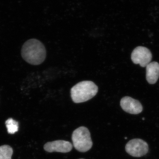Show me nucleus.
Here are the masks:
<instances>
[{
    "label": "nucleus",
    "instance_id": "obj_1",
    "mask_svg": "<svg viewBox=\"0 0 159 159\" xmlns=\"http://www.w3.org/2000/svg\"><path fill=\"white\" fill-rule=\"evenodd\" d=\"M22 57L26 62L32 65H39L46 59V50L40 41L35 39L27 40L21 51Z\"/></svg>",
    "mask_w": 159,
    "mask_h": 159
},
{
    "label": "nucleus",
    "instance_id": "obj_2",
    "mask_svg": "<svg viewBox=\"0 0 159 159\" xmlns=\"http://www.w3.org/2000/svg\"><path fill=\"white\" fill-rule=\"evenodd\" d=\"M98 91L97 86L89 80L81 81L71 89V97L75 103L86 102L95 97Z\"/></svg>",
    "mask_w": 159,
    "mask_h": 159
},
{
    "label": "nucleus",
    "instance_id": "obj_3",
    "mask_svg": "<svg viewBox=\"0 0 159 159\" xmlns=\"http://www.w3.org/2000/svg\"><path fill=\"white\" fill-rule=\"evenodd\" d=\"M72 140L74 148L80 152H86L93 146L90 133L84 126H80L73 132Z\"/></svg>",
    "mask_w": 159,
    "mask_h": 159
},
{
    "label": "nucleus",
    "instance_id": "obj_4",
    "mask_svg": "<svg viewBox=\"0 0 159 159\" xmlns=\"http://www.w3.org/2000/svg\"><path fill=\"white\" fill-rule=\"evenodd\" d=\"M126 152L131 156L140 157L145 155L148 151L147 142L142 139H135L130 140L125 147Z\"/></svg>",
    "mask_w": 159,
    "mask_h": 159
},
{
    "label": "nucleus",
    "instance_id": "obj_5",
    "mask_svg": "<svg viewBox=\"0 0 159 159\" xmlns=\"http://www.w3.org/2000/svg\"><path fill=\"white\" fill-rule=\"evenodd\" d=\"M131 58L134 63L139 64L142 67H145L150 63L152 59V54L147 48L139 46L134 49Z\"/></svg>",
    "mask_w": 159,
    "mask_h": 159
},
{
    "label": "nucleus",
    "instance_id": "obj_6",
    "mask_svg": "<svg viewBox=\"0 0 159 159\" xmlns=\"http://www.w3.org/2000/svg\"><path fill=\"white\" fill-rule=\"evenodd\" d=\"M120 105L123 111L131 114L137 115L143 111L141 102L129 97H123L120 101Z\"/></svg>",
    "mask_w": 159,
    "mask_h": 159
},
{
    "label": "nucleus",
    "instance_id": "obj_7",
    "mask_svg": "<svg viewBox=\"0 0 159 159\" xmlns=\"http://www.w3.org/2000/svg\"><path fill=\"white\" fill-rule=\"evenodd\" d=\"M73 148V145L70 142L64 140H57L52 142H47L44 145V149L49 152H70Z\"/></svg>",
    "mask_w": 159,
    "mask_h": 159
},
{
    "label": "nucleus",
    "instance_id": "obj_8",
    "mask_svg": "<svg viewBox=\"0 0 159 159\" xmlns=\"http://www.w3.org/2000/svg\"><path fill=\"white\" fill-rule=\"evenodd\" d=\"M146 78L150 84H154L159 77V64L156 61L149 63L146 66Z\"/></svg>",
    "mask_w": 159,
    "mask_h": 159
},
{
    "label": "nucleus",
    "instance_id": "obj_9",
    "mask_svg": "<svg viewBox=\"0 0 159 159\" xmlns=\"http://www.w3.org/2000/svg\"><path fill=\"white\" fill-rule=\"evenodd\" d=\"M13 149L8 145L0 146V159H11Z\"/></svg>",
    "mask_w": 159,
    "mask_h": 159
},
{
    "label": "nucleus",
    "instance_id": "obj_10",
    "mask_svg": "<svg viewBox=\"0 0 159 159\" xmlns=\"http://www.w3.org/2000/svg\"><path fill=\"white\" fill-rule=\"evenodd\" d=\"M5 123H6L8 133L12 134L18 130V122L12 119V118H9L7 119Z\"/></svg>",
    "mask_w": 159,
    "mask_h": 159
},
{
    "label": "nucleus",
    "instance_id": "obj_11",
    "mask_svg": "<svg viewBox=\"0 0 159 159\" xmlns=\"http://www.w3.org/2000/svg\"></svg>",
    "mask_w": 159,
    "mask_h": 159
}]
</instances>
